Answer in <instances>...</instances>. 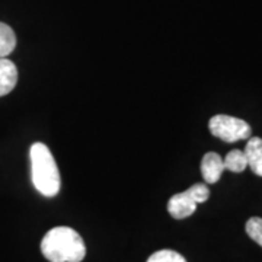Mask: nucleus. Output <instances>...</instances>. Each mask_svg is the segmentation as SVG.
Masks as SVG:
<instances>
[{
	"mask_svg": "<svg viewBox=\"0 0 262 262\" xmlns=\"http://www.w3.org/2000/svg\"><path fill=\"white\" fill-rule=\"evenodd\" d=\"M16 47V35L9 25L0 22V58H6Z\"/></svg>",
	"mask_w": 262,
	"mask_h": 262,
	"instance_id": "6e6552de",
	"label": "nucleus"
},
{
	"mask_svg": "<svg viewBox=\"0 0 262 262\" xmlns=\"http://www.w3.org/2000/svg\"><path fill=\"white\" fill-rule=\"evenodd\" d=\"M147 262H187V259L181 253L175 252V251L162 249V251L151 253Z\"/></svg>",
	"mask_w": 262,
	"mask_h": 262,
	"instance_id": "9d476101",
	"label": "nucleus"
},
{
	"mask_svg": "<svg viewBox=\"0 0 262 262\" xmlns=\"http://www.w3.org/2000/svg\"><path fill=\"white\" fill-rule=\"evenodd\" d=\"M223 162H225V169L234 172V173H241L248 168V160L245 156V151H242V150L234 149L229 151Z\"/></svg>",
	"mask_w": 262,
	"mask_h": 262,
	"instance_id": "1a4fd4ad",
	"label": "nucleus"
},
{
	"mask_svg": "<svg viewBox=\"0 0 262 262\" xmlns=\"http://www.w3.org/2000/svg\"><path fill=\"white\" fill-rule=\"evenodd\" d=\"M32 184L41 195L56 196L61 187L56 159L44 143H34L29 150Z\"/></svg>",
	"mask_w": 262,
	"mask_h": 262,
	"instance_id": "f03ea898",
	"label": "nucleus"
},
{
	"mask_svg": "<svg viewBox=\"0 0 262 262\" xmlns=\"http://www.w3.org/2000/svg\"><path fill=\"white\" fill-rule=\"evenodd\" d=\"M208 128L214 137L226 143L248 140L252 134V128L248 122L241 118L223 115V114L214 115L208 122Z\"/></svg>",
	"mask_w": 262,
	"mask_h": 262,
	"instance_id": "20e7f679",
	"label": "nucleus"
},
{
	"mask_svg": "<svg viewBox=\"0 0 262 262\" xmlns=\"http://www.w3.org/2000/svg\"><path fill=\"white\" fill-rule=\"evenodd\" d=\"M246 233L253 242L262 246V219L261 217H251L246 222Z\"/></svg>",
	"mask_w": 262,
	"mask_h": 262,
	"instance_id": "9b49d317",
	"label": "nucleus"
},
{
	"mask_svg": "<svg viewBox=\"0 0 262 262\" xmlns=\"http://www.w3.org/2000/svg\"><path fill=\"white\" fill-rule=\"evenodd\" d=\"M225 170V162L220 155H217L214 151H208L204 155V158L201 160V173L207 184L219 182V179Z\"/></svg>",
	"mask_w": 262,
	"mask_h": 262,
	"instance_id": "39448f33",
	"label": "nucleus"
},
{
	"mask_svg": "<svg viewBox=\"0 0 262 262\" xmlns=\"http://www.w3.org/2000/svg\"><path fill=\"white\" fill-rule=\"evenodd\" d=\"M245 156L248 160V166L253 173L262 177V139L249 137L245 147Z\"/></svg>",
	"mask_w": 262,
	"mask_h": 262,
	"instance_id": "0eeeda50",
	"label": "nucleus"
},
{
	"mask_svg": "<svg viewBox=\"0 0 262 262\" xmlns=\"http://www.w3.org/2000/svg\"><path fill=\"white\" fill-rule=\"evenodd\" d=\"M41 252L50 262H82L86 256V245L75 229L57 226L42 237Z\"/></svg>",
	"mask_w": 262,
	"mask_h": 262,
	"instance_id": "f257e3e1",
	"label": "nucleus"
},
{
	"mask_svg": "<svg viewBox=\"0 0 262 262\" xmlns=\"http://www.w3.org/2000/svg\"><path fill=\"white\" fill-rule=\"evenodd\" d=\"M210 196V189L206 184H195L187 191L175 194L168 201V211L177 220L187 219L195 213L196 206L206 203Z\"/></svg>",
	"mask_w": 262,
	"mask_h": 262,
	"instance_id": "7ed1b4c3",
	"label": "nucleus"
},
{
	"mask_svg": "<svg viewBox=\"0 0 262 262\" xmlns=\"http://www.w3.org/2000/svg\"><path fill=\"white\" fill-rule=\"evenodd\" d=\"M18 83V69L13 61L0 58V96L10 94Z\"/></svg>",
	"mask_w": 262,
	"mask_h": 262,
	"instance_id": "423d86ee",
	"label": "nucleus"
}]
</instances>
